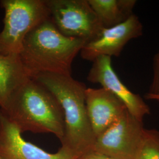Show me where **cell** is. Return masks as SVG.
<instances>
[{"instance_id":"obj_1","label":"cell","mask_w":159,"mask_h":159,"mask_svg":"<svg viewBox=\"0 0 159 159\" xmlns=\"http://www.w3.org/2000/svg\"><path fill=\"white\" fill-rule=\"evenodd\" d=\"M57 98L64 117V134L61 148L75 159L93 150L96 137L86 110L87 87L71 75L43 73L33 78Z\"/></svg>"},{"instance_id":"obj_2","label":"cell","mask_w":159,"mask_h":159,"mask_svg":"<svg viewBox=\"0 0 159 159\" xmlns=\"http://www.w3.org/2000/svg\"><path fill=\"white\" fill-rule=\"evenodd\" d=\"M85 43L64 35L48 19L26 36L19 57L30 78L43 73L71 75L72 63Z\"/></svg>"},{"instance_id":"obj_3","label":"cell","mask_w":159,"mask_h":159,"mask_svg":"<svg viewBox=\"0 0 159 159\" xmlns=\"http://www.w3.org/2000/svg\"><path fill=\"white\" fill-rule=\"evenodd\" d=\"M1 110L21 133H52L60 141L63 139L61 106L51 91L34 79L24 83Z\"/></svg>"},{"instance_id":"obj_4","label":"cell","mask_w":159,"mask_h":159,"mask_svg":"<svg viewBox=\"0 0 159 159\" xmlns=\"http://www.w3.org/2000/svg\"><path fill=\"white\" fill-rule=\"evenodd\" d=\"M4 28L0 32V54L19 55L26 36L49 19L45 0H2Z\"/></svg>"},{"instance_id":"obj_5","label":"cell","mask_w":159,"mask_h":159,"mask_svg":"<svg viewBox=\"0 0 159 159\" xmlns=\"http://www.w3.org/2000/svg\"><path fill=\"white\" fill-rule=\"evenodd\" d=\"M45 2L50 21L65 36L87 43L104 29L88 0H45Z\"/></svg>"},{"instance_id":"obj_6","label":"cell","mask_w":159,"mask_h":159,"mask_svg":"<svg viewBox=\"0 0 159 159\" xmlns=\"http://www.w3.org/2000/svg\"><path fill=\"white\" fill-rule=\"evenodd\" d=\"M144 130L143 122L127 111L97 137L93 150L113 159H136Z\"/></svg>"},{"instance_id":"obj_7","label":"cell","mask_w":159,"mask_h":159,"mask_svg":"<svg viewBox=\"0 0 159 159\" xmlns=\"http://www.w3.org/2000/svg\"><path fill=\"white\" fill-rule=\"evenodd\" d=\"M142 34V24L133 14L123 23L103 29L94 39L87 42L80 51L81 57L92 62L102 56L118 57L129 41Z\"/></svg>"},{"instance_id":"obj_8","label":"cell","mask_w":159,"mask_h":159,"mask_svg":"<svg viewBox=\"0 0 159 159\" xmlns=\"http://www.w3.org/2000/svg\"><path fill=\"white\" fill-rule=\"evenodd\" d=\"M87 80L100 84L102 88L113 93L124 103L127 111L143 122V118L150 113V110L142 98L130 91L120 80L111 64V57L100 56L93 61Z\"/></svg>"},{"instance_id":"obj_9","label":"cell","mask_w":159,"mask_h":159,"mask_svg":"<svg viewBox=\"0 0 159 159\" xmlns=\"http://www.w3.org/2000/svg\"><path fill=\"white\" fill-rule=\"evenodd\" d=\"M22 133L0 109V156L3 159H75L62 148L50 153L23 139Z\"/></svg>"},{"instance_id":"obj_10","label":"cell","mask_w":159,"mask_h":159,"mask_svg":"<svg viewBox=\"0 0 159 159\" xmlns=\"http://www.w3.org/2000/svg\"><path fill=\"white\" fill-rule=\"evenodd\" d=\"M85 102L87 115L96 137L112 125L127 111L119 98L104 88H87Z\"/></svg>"},{"instance_id":"obj_11","label":"cell","mask_w":159,"mask_h":159,"mask_svg":"<svg viewBox=\"0 0 159 159\" xmlns=\"http://www.w3.org/2000/svg\"><path fill=\"white\" fill-rule=\"evenodd\" d=\"M19 55L0 54V108L4 109L12 95L29 79Z\"/></svg>"},{"instance_id":"obj_12","label":"cell","mask_w":159,"mask_h":159,"mask_svg":"<svg viewBox=\"0 0 159 159\" xmlns=\"http://www.w3.org/2000/svg\"><path fill=\"white\" fill-rule=\"evenodd\" d=\"M104 29L125 22L133 14L135 0H88Z\"/></svg>"},{"instance_id":"obj_13","label":"cell","mask_w":159,"mask_h":159,"mask_svg":"<svg viewBox=\"0 0 159 159\" xmlns=\"http://www.w3.org/2000/svg\"><path fill=\"white\" fill-rule=\"evenodd\" d=\"M136 159H159V131L145 129L142 146Z\"/></svg>"},{"instance_id":"obj_14","label":"cell","mask_w":159,"mask_h":159,"mask_svg":"<svg viewBox=\"0 0 159 159\" xmlns=\"http://www.w3.org/2000/svg\"><path fill=\"white\" fill-rule=\"evenodd\" d=\"M153 74L152 84L146 98L159 102V52L154 58Z\"/></svg>"},{"instance_id":"obj_15","label":"cell","mask_w":159,"mask_h":159,"mask_svg":"<svg viewBox=\"0 0 159 159\" xmlns=\"http://www.w3.org/2000/svg\"><path fill=\"white\" fill-rule=\"evenodd\" d=\"M76 159H113L93 150L81 155Z\"/></svg>"},{"instance_id":"obj_16","label":"cell","mask_w":159,"mask_h":159,"mask_svg":"<svg viewBox=\"0 0 159 159\" xmlns=\"http://www.w3.org/2000/svg\"><path fill=\"white\" fill-rule=\"evenodd\" d=\"M0 159H3L2 157H1V156H0Z\"/></svg>"}]
</instances>
